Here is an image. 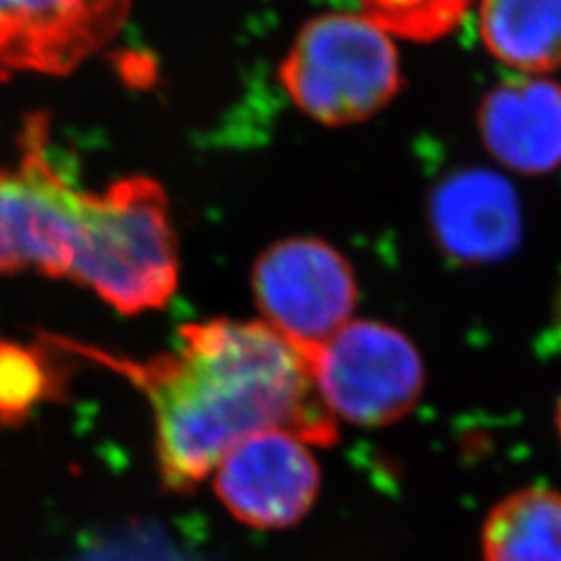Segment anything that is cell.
Masks as SVG:
<instances>
[{"mask_svg":"<svg viewBox=\"0 0 561 561\" xmlns=\"http://www.w3.org/2000/svg\"><path fill=\"white\" fill-rule=\"evenodd\" d=\"M102 358L150 401L159 472L171 491L206 481L238 443L264 431H289L310 445L337 437L310 362L266 322H192L171 354Z\"/></svg>","mask_w":561,"mask_h":561,"instance_id":"obj_1","label":"cell"},{"mask_svg":"<svg viewBox=\"0 0 561 561\" xmlns=\"http://www.w3.org/2000/svg\"><path fill=\"white\" fill-rule=\"evenodd\" d=\"M69 279L127 317L169 304L180 283V241L159 181L134 175L81 192Z\"/></svg>","mask_w":561,"mask_h":561,"instance_id":"obj_2","label":"cell"},{"mask_svg":"<svg viewBox=\"0 0 561 561\" xmlns=\"http://www.w3.org/2000/svg\"><path fill=\"white\" fill-rule=\"evenodd\" d=\"M289 101L327 127L370 119L403 85L398 38L364 11L308 21L279 67Z\"/></svg>","mask_w":561,"mask_h":561,"instance_id":"obj_3","label":"cell"},{"mask_svg":"<svg viewBox=\"0 0 561 561\" xmlns=\"http://www.w3.org/2000/svg\"><path fill=\"white\" fill-rule=\"evenodd\" d=\"M308 362L331 416L356 426L400 421L424 389L416 345L385 322H347Z\"/></svg>","mask_w":561,"mask_h":561,"instance_id":"obj_4","label":"cell"},{"mask_svg":"<svg viewBox=\"0 0 561 561\" xmlns=\"http://www.w3.org/2000/svg\"><path fill=\"white\" fill-rule=\"evenodd\" d=\"M81 192L71 187L46 152V125L32 121L20 162L0 167V275L71 273L80 236Z\"/></svg>","mask_w":561,"mask_h":561,"instance_id":"obj_5","label":"cell"},{"mask_svg":"<svg viewBox=\"0 0 561 561\" xmlns=\"http://www.w3.org/2000/svg\"><path fill=\"white\" fill-rule=\"evenodd\" d=\"M261 321L306 360L341 331L358 304L354 271L337 248L317 238L268 245L252 268Z\"/></svg>","mask_w":561,"mask_h":561,"instance_id":"obj_6","label":"cell"},{"mask_svg":"<svg viewBox=\"0 0 561 561\" xmlns=\"http://www.w3.org/2000/svg\"><path fill=\"white\" fill-rule=\"evenodd\" d=\"M213 474L225 510L259 530L298 524L321 493V466L310 443L289 431H264L238 443Z\"/></svg>","mask_w":561,"mask_h":561,"instance_id":"obj_7","label":"cell"},{"mask_svg":"<svg viewBox=\"0 0 561 561\" xmlns=\"http://www.w3.org/2000/svg\"><path fill=\"white\" fill-rule=\"evenodd\" d=\"M129 0H0V69L67 76L123 32Z\"/></svg>","mask_w":561,"mask_h":561,"instance_id":"obj_8","label":"cell"},{"mask_svg":"<svg viewBox=\"0 0 561 561\" xmlns=\"http://www.w3.org/2000/svg\"><path fill=\"white\" fill-rule=\"evenodd\" d=\"M484 148L514 173L545 175L561 167V83L512 76L479 106Z\"/></svg>","mask_w":561,"mask_h":561,"instance_id":"obj_9","label":"cell"},{"mask_svg":"<svg viewBox=\"0 0 561 561\" xmlns=\"http://www.w3.org/2000/svg\"><path fill=\"white\" fill-rule=\"evenodd\" d=\"M431 227L449 259L497 261L520 241V204L510 181L489 171H461L435 190Z\"/></svg>","mask_w":561,"mask_h":561,"instance_id":"obj_10","label":"cell"},{"mask_svg":"<svg viewBox=\"0 0 561 561\" xmlns=\"http://www.w3.org/2000/svg\"><path fill=\"white\" fill-rule=\"evenodd\" d=\"M486 53L520 76L561 67V0H479Z\"/></svg>","mask_w":561,"mask_h":561,"instance_id":"obj_11","label":"cell"},{"mask_svg":"<svg viewBox=\"0 0 561 561\" xmlns=\"http://www.w3.org/2000/svg\"><path fill=\"white\" fill-rule=\"evenodd\" d=\"M484 561H561V493L520 489L497 503L482 524Z\"/></svg>","mask_w":561,"mask_h":561,"instance_id":"obj_12","label":"cell"},{"mask_svg":"<svg viewBox=\"0 0 561 561\" xmlns=\"http://www.w3.org/2000/svg\"><path fill=\"white\" fill-rule=\"evenodd\" d=\"M360 4L398 41L437 42L458 30L474 0H360Z\"/></svg>","mask_w":561,"mask_h":561,"instance_id":"obj_13","label":"cell"},{"mask_svg":"<svg viewBox=\"0 0 561 561\" xmlns=\"http://www.w3.org/2000/svg\"><path fill=\"white\" fill-rule=\"evenodd\" d=\"M551 329H553V335L560 343L561 347V283L558 294H556V301H553V314H551Z\"/></svg>","mask_w":561,"mask_h":561,"instance_id":"obj_14","label":"cell"},{"mask_svg":"<svg viewBox=\"0 0 561 561\" xmlns=\"http://www.w3.org/2000/svg\"><path fill=\"white\" fill-rule=\"evenodd\" d=\"M556 424H558V433H560V442H561V400H560V405H558V416H556Z\"/></svg>","mask_w":561,"mask_h":561,"instance_id":"obj_15","label":"cell"}]
</instances>
